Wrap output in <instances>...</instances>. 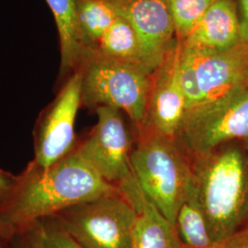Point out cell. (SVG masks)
Instances as JSON below:
<instances>
[{
    "instance_id": "cell-1",
    "label": "cell",
    "mask_w": 248,
    "mask_h": 248,
    "mask_svg": "<svg viewBox=\"0 0 248 248\" xmlns=\"http://www.w3.org/2000/svg\"><path fill=\"white\" fill-rule=\"evenodd\" d=\"M117 190L75 149L49 169L28 167L0 203V225L14 235L72 206Z\"/></svg>"
},
{
    "instance_id": "cell-2",
    "label": "cell",
    "mask_w": 248,
    "mask_h": 248,
    "mask_svg": "<svg viewBox=\"0 0 248 248\" xmlns=\"http://www.w3.org/2000/svg\"><path fill=\"white\" fill-rule=\"evenodd\" d=\"M192 183L217 247L248 224V155L226 143L191 161Z\"/></svg>"
},
{
    "instance_id": "cell-3",
    "label": "cell",
    "mask_w": 248,
    "mask_h": 248,
    "mask_svg": "<svg viewBox=\"0 0 248 248\" xmlns=\"http://www.w3.org/2000/svg\"><path fill=\"white\" fill-rule=\"evenodd\" d=\"M132 152L133 175L143 193L175 225L192 177L191 161L175 138L139 129Z\"/></svg>"
},
{
    "instance_id": "cell-4",
    "label": "cell",
    "mask_w": 248,
    "mask_h": 248,
    "mask_svg": "<svg viewBox=\"0 0 248 248\" xmlns=\"http://www.w3.org/2000/svg\"><path fill=\"white\" fill-rule=\"evenodd\" d=\"M81 100L89 108L113 107L124 110L138 129L145 124L152 75L141 67L89 50L79 68Z\"/></svg>"
},
{
    "instance_id": "cell-5",
    "label": "cell",
    "mask_w": 248,
    "mask_h": 248,
    "mask_svg": "<svg viewBox=\"0 0 248 248\" xmlns=\"http://www.w3.org/2000/svg\"><path fill=\"white\" fill-rule=\"evenodd\" d=\"M248 137V86L186 109L175 137L192 161Z\"/></svg>"
},
{
    "instance_id": "cell-6",
    "label": "cell",
    "mask_w": 248,
    "mask_h": 248,
    "mask_svg": "<svg viewBox=\"0 0 248 248\" xmlns=\"http://www.w3.org/2000/svg\"><path fill=\"white\" fill-rule=\"evenodd\" d=\"M137 212L119 190L53 216L82 248H130Z\"/></svg>"
},
{
    "instance_id": "cell-7",
    "label": "cell",
    "mask_w": 248,
    "mask_h": 248,
    "mask_svg": "<svg viewBox=\"0 0 248 248\" xmlns=\"http://www.w3.org/2000/svg\"><path fill=\"white\" fill-rule=\"evenodd\" d=\"M98 122L77 152L107 182L120 186L133 179L132 142L121 110L95 108Z\"/></svg>"
},
{
    "instance_id": "cell-8",
    "label": "cell",
    "mask_w": 248,
    "mask_h": 248,
    "mask_svg": "<svg viewBox=\"0 0 248 248\" xmlns=\"http://www.w3.org/2000/svg\"><path fill=\"white\" fill-rule=\"evenodd\" d=\"M82 75L74 72L37 124L31 169L45 170L75 150V124L81 100Z\"/></svg>"
},
{
    "instance_id": "cell-9",
    "label": "cell",
    "mask_w": 248,
    "mask_h": 248,
    "mask_svg": "<svg viewBox=\"0 0 248 248\" xmlns=\"http://www.w3.org/2000/svg\"><path fill=\"white\" fill-rule=\"evenodd\" d=\"M118 15L133 27L142 51L144 69L153 75L177 38L166 0H109Z\"/></svg>"
},
{
    "instance_id": "cell-10",
    "label": "cell",
    "mask_w": 248,
    "mask_h": 248,
    "mask_svg": "<svg viewBox=\"0 0 248 248\" xmlns=\"http://www.w3.org/2000/svg\"><path fill=\"white\" fill-rule=\"evenodd\" d=\"M182 46V42L177 40L164 62L152 75L146 121L142 127L170 138L176 137L186 110L179 78Z\"/></svg>"
},
{
    "instance_id": "cell-11",
    "label": "cell",
    "mask_w": 248,
    "mask_h": 248,
    "mask_svg": "<svg viewBox=\"0 0 248 248\" xmlns=\"http://www.w3.org/2000/svg\"><path fill=\"white\" fill-rule=\"evenodd\" d=\"M183 47L194 64L202 102L248 86V44L224 52Z\"/></svg>"
},
{
    "instance_id": "cell-12",
    "label": "cell",
    "mask_w": 248,
    "mask_h": 248,
    "mask_svg": "<svg viewBox=\"0 0 248 248\" xmlns=\"http://www.w3.org/2000/svg\"><path fill=\"white\" fill-rule=\"evenodd\" d=\"M119 189L137 212L130 248H186L176 226L143 193L136 179Z\"/></svg>"
},
{
    "instance_id": "cell-13",
    "label": "cell",
    "mask_w": 248,
    "mask_h": 248,
    "mask_svg": "<svg viewBox=\"0 0 248 248\" xmlns=\"http://www.w3.org/2000/svg\"><path fill=\"white\" fill-rule=\"evenodd\" d=\"M183 43L186 47L224 52L244 44L234 0H215Z\"/></svg>"
},
{
    "instance_id": "cell-14",
    "label": "cell",
    "mask_w": 248,
    "mask_h": 248,
    "mask_svg": "<svg viewBox=\"0 0 248 248\" xmlns=\"http://www.w3.org/2000/svg\"><path fill=\"white\" fill-rule=\"evenodd\" d=\"M53 12L59 36L60 77L77 71L88 50L83 44L78 18V0H46Z\"/></svg>"
},
{
    "instance_id": "cell-15",
    "label": "cell",
    "mask_w": 248,
    "mask_h": 248,
    "mask_svg": "<svg viewBox=\"0 0 248 248\" xmlns=\"http://www.w3.org/2000/svg\"><path fill=\"white\" fill-rule=\"evenodd\" d=\"M175 226L186 248H214L203 210L191 181L177 212Z\"/></svg>"
},
{
    "instance_id": "cell-16",
    "label": "cell",
    "mask_w": 248,
    "mask_h": 248,
    "mask_svg": "<svg viewBox=\"0 0 248 248\" xmlns=\"http://www.w3.org/2000/svg\"><path fill=\"white\" fill-rule=\"evenodd\" d=\"M94 50L102 56L133 64L146 71L142 64V51L137 34L131 23L120 15Z\"/></svg>"
},
{
    "instance_id": "cell-17",
    "label": "cell",
    "mask_w": 248,
    "mask_h": 248,
    "mask_svg": "<svg viewBox=\"0 0 248 248\" xmlns=\"http://www.w3.org/2000/svg\"><path fill=\"white\" fill-rule=\"evenodd\" d=\"M118 16L109 0H78L80 33L88 51L97 47Z\"/></svg>"
},
{
    "instance_id": "cell-18",
    "label": "cell",
    "mask_w": 248,
    "mask_h": 248,
    "mask_svg": "<svg viewBox=\"0 0 248 248\" xmlns=\"http://www.w3.org/2000/svg\"><path fill=\"white\" fill-rule=\"evenodd\" d=\"M177 40L184 42L215 0H166Z\"/></svg>"
},
{
    "instance_id": "cell-19",
    "label": "cell",
    "mask_w": 248,
    "mask_h": 248,
    "mask_svg": "<svg viewBox=\"0 0 248 248\" xmlns=\"http://www.w3.org/2000/svg\"><path fill=\"white\" fill-rule=\"evenodd\" d=\"M44 248H82L62 230L53 217L36 223Z\"/></svg>"
},
{
    "instance_id": "cell-20",
    "label": "cell",
    "mask_w": 248,
    "mask_h": 248,
    "mask_svg": "<svg viewBox=\"0 0 248 248\" xmlns=\"http://www.w3.org/2000/svg\"><path fill=\"white\" fill-rule=\"evenodd\" d=\"M10 248H44L36 224L15 233L11 239Z\"/></svg>"
},
{
    "instance_id": "cell-21",
    "label": "cell",
    "mask_w": 248,
    "mask_h": 248,
    "mask_svg": "<svg viewBox=\"0 0 248 248\" xmlns=\"http://www.w3.org/2000/svg\"><path fill=\"white\" fill-rule=\"evenodd\" d=\"M239 18L241 39L244 44H248V0H234Z\"/></svg>"
},
{
    "instance_id": "cell-22",
    "label": "cell",
    "mask_w": 248,
    "mask_h": 248,
    "mask_svg": "<svg viewBox=\"0 0 248 248\" xmlns=\"http://www.w3.org/2000/svg\"><path fill=\"white\" fill-rule=\"evenodd\" d=\"M18 180V177H14L0 169V203L12 192Z\"/></svg>"
},
{
    "instance_id": "cell-23",
    "label": "cell",
    "mask_w": 248,
    "mask_h": 248,
    "mask_svg": "<svg viewBox=\"0 0 248 248\" xmlns=\"http://www.w3.org/2000/svg\"><path fill=\"white\" fill-rule=\"evenodd\" d=\"M12 237L13 234L0 225V248H10Z\"/></svg>"
},
{
    "instance_id": "cell-24",
    "label": "cell",
    "mask_w": 248,
    "mask_h": 248,
    "mask_svg": "<svg viewBox=\"0 0 248 248\" xmlns=\"http://www.w3.org/2000/svg\"><path fill=\"white\" fill-rule=\"evenodd\" d=\"M244 148H245V150H246L247 154L248 155V137L247 139L244 140Z\"/></svg>"
},
{
    "instance_id": "cell-25",
    "label": "cell",
    "mask_w": 248,
    "mask_h": 248,
    "mask_svg": "<svg viewBox=\"0 0 248 248\" xmlns=\"http://www.w3.org/2000/svg\"><path fill=\"white\" fill-rule=\"evenodd\" d=\"M217 248V247H215V248Z\"/></svg>"
}]
</instances>
